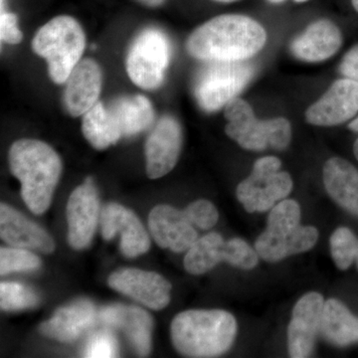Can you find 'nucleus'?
<instances>
[{
  "mask_svg": "<svg viewBox=\"0 0 358 358\" xmlns=\"http://www.w3.org/2000/svg\"><path fill=\"white\" fill-rule=\"evenodd\" d=\"M107 108L124 136L145 131L155 121L154 107L145 96H120Z\"/></svg>",
  "mask_w": 358,
  "mask_h": 358,
  "instance_id": "obj_24",
  "label": "nucleus"
},
{
  "mask_svg": "<svg viewBox=\"0 0 358 358\" xmlns=\"http://www.w3.org/2000/svg\"><path fill=\"white\" fill-rule=\"evenodd\" d=\"M268 1L272 2V3H282V2H284L285 0H268Z\"/></svg>",
  "mask_w": 358,
  "mask_h": 358,
  "instance_id": "obj_41",
  "label": "nucleus"
},
{
  "mask_svg": "<svg viewBox=\"0 0 358 358\" xmlns=\"http://www.w3.org/2000/svg\"><path fill=\"white\" fill-rule=\"evenodd\" d=\"M226 242L222 235L215 232L199 238L186 252L183 262L185 270L192 275H203L219 263H226Z\"/></svg>",
  "mask_w": 358,
  "mask_h": 358,
  "instance_id": "obj_26",
  "label": "nucleus"
},
{
  "mask_svg": "<svg viewBox=\"0 0 358 358\" xmlns=\"http://www.w3.org/2000/svg\"><path fill=\"white\" fill-rule=\"evenodd\" d=\"M99 320L107 327L124 331L138 355H150L154 322L150 313L143 308L134 306H109L99 312Z\"/></svg>",
  "mask_w": 358,
  "mask_h": 358,
  "instance_id": "obj_17",
  "label": "nucleus"
},
{
  "mask_svg": "<svg viewBox=\"0 0 358 358\" xmlns=\"http://www.w3.org/2000/svg\"><path fill=\"white\" fill-rule=\"evenodd\" d=\"M348 129L350 131H355V133H358V115L348 124Z\"/></svg>",
  "mask_w": 358,
  "mask_h": 358,
  "instance_id": "obj_37",
  "label": "nucleus"
},
{
  "mask_svg": "<svg viewBox=\"0 0 358 358\" xmlns=\"http://www.w3.org/2000/svg\"><path fill=\"white\" fill-rule=\"evenodd\" d=\"M319 231L315 226L300 225L286 234L265 230L255 242V250L266 262L277 263L289 256L306 253L317 244Z\"/></svg>",
  "mask_w": 358,
  "mask_h": 358,
  "instance_id": "obj_21",
  "label": "nucleus"
},
{
  "mask_svg": "<svg viewBox=\"0 0 358 358\" xmlns=\"http://www.w3.org/2000/svg\"><path fill=\"white\" fill-rule=\"evenodd\" d=\"M171 59V45L157 28L141 31L129 47L126 69L129 79L143 90L159 88Z\"/></svg>",
  "mask_w": 358,
  "mask_h": 358,
  "instance_id": "obj_6",
  "label": "nucleus"
},
{
  "mask_svg": "<svg viewBox=\"0 0 358 358\" xmlns=\"http://www.w3.org/2000/svg\"><path fill=\"white\" fill-rule=\"evenodd\" d=\"M148 228L160 248L174 253L187 252L199 239L194 225L185 210H178L171 205H157L148 216Z\"/></svg>",
  "mask_w": 358,
  "mask_h": 358,
  "instance_id": "obj_15",
  "label": "nucleus"
},
{
  "mask_svg": "<svg viewBox=\"0 0 358 358\" xmlns=\"http://www.w3.org/2000/svg\"><path fill=\"white\" fill-rule=\"evenodd\" d=\"M11 173L21 183V196L36 215L50 207L62 173V162L55 150L38 140L16 141L9 150Z\"/></svg>",
  "mask_w": 358,
  "mask_h": 358,
  "instance_id": "obj_2",
  "label": "nucleus"
},
{
  "mask_svg": "<svg viewBox=\"0 0 358 358\" xmlns=\"http://www.w3.org/2000/svg\"><path fill=\"white\" fill-rule=\"evenodd\" d=\"M343 43V32L334 21L313 22L291 44L294 57L303 62L320 63L334 57Z\"/></svg>",
  "mask_w": 358,
  "mask_h": 358,
  "instance_id": "obj_18",
  "label": "nucleus"
},
{
  "mask_svg": "<svg viewBox=\"0 0 358 358\" xmlns=\"http://www.w3.org/2000/svg\"><path fill=\"white\" fill-rule=\"evenodd\" d=\"M331 255L336 267L341 271L348 270L357 260L358 238L352 229L338 227L329 239Z\"/></svg>",
  "mask_w": 358,
  "mask_h": 358,
  "instance_id": "obj_27",
  "label": "nucleus"
},
{
  "mask_svg": "<svg viewBox=\"0 0 358 358\" xmlns=\"http://www.w3.org/2000/svg\"><path fill=\"white\" fill-rule=\"evenodd\" d=\"M358 115V82L343 77L336 80L319 100L306 110V121L315 127H336Z\"/></svg>",
  "mask_w": 358,
  "mask_h": 358,
  "instance_id": "obj_8",
  "label": "nucleus"
},
{
  "mask_svg": "<svg viewBox=\"0 0 358 358\" xmlns=\"http://www.w3.org/2000/svg\"><path fill=\"white\" fill-rule=\"evenodd\" d=\"M102 235L110 241L120 233L121 251L127 258H136L147 253L150 248V239L145 226L134 211L121 204L110 203L101 214Z\"/></svg>",
  "mask_w": 358,
  "mask_h": 358,
  "instance_id": "obj_14",
  "label": "nucleus"
},
{
  "mask_svg": "<svg viewBox=\"0 0 358 358\" xmlns=\"http://www.w3.org/2000/svg\"><path fill=\"white\" fill-rule=\"evenodd\" d=\"M296 3H305V2L308 1V0H294Z\"/></svg>",
  "mask_w": 358,
  "mask_h": 358,
  "instance_id": "obj_42",
  "label": "nucleus"
},
{
  "mask_svg": "<svg viewBox=\"0 0 358 358\" xmlns=\"http://www.w3.org/2000/svg\"><path fill=\"white\" fill-rule=\"evenodd\" d=\"M108 284L115 291L152 310H162L171 301L173 287L166 278L157 273L133 268H122L110 275Z\"/></svg>",
  "mask_w": 358,
  "mask_h": 358,
  "instance_id": "obj_11",
  "label": "nucleus"
},
{
  "mask_svg": "<svg viewBox=\"0 0 358 358\" xmlns=\"http://www.w3.org/2000/svg\"><path fill=\"white\" fill-rule=\"evenodd\" d=\"M41 266L39 257L28 249L4 247L0 249V275L36 270Z\"/></svg>",
  "mask_w": 358,
  "mask_h": 358,
  "instance_id": "obj_30",
  "label": "nucleus"
},
{
  "mask_svg": "<svg viewBox=\"0 0 358 358\" xmlns=\"http://www.w3.org/2000/svg\"><path fill=\"white\" fill-rule=\"evenodd\" d=\"M141 3L150 7H157L162 6L166 0H138Z\"/></svg>",
  "mask_w": 358,
  "mask_h": 358,
  "instance_id": "obj_36",
  "label": "nucleus"
},
{
  "mask_svg": "<svg viewBox=\"0 0 358 358\" xmlns=\"http://www.w3.org/2000/svg\"><path fill=\"white\" fill-rule=\"evenodd\" d=\"M86 47L82 26L71 16L61 15L42 26L32 41L33 51L48 64L49 76L64 84L81 61Z\"/></svg>",
  "mask_w": 358,
  "mask_h": 358,
  "instance_id": "obj_4",
  "label": "nucleus"
},
{
  "mask_svg": "<svg viewBox=\"0 0 358 358\" xmlns=\"http://www.w3.org/2000/svg\"><path fill=\"white\" fill-rule=\"evenodd\" d=\"M324 303L322 294L310 292L294 305L288 327V350L292 358H307L313 355L320 334Z\"/></svg>",
  "mask_w": 358,
  "mask_h": 358,
  "instance_id": "obj_9",
  "label": "nucleus"
},
{
  "mask_svg": "<svg viewBox=\"0 0 358 358\" xmlns=\"http://www.w3.org/2000/svg\"><path fill=\"white\" fill-rule=\"evenodd\" d=\"M327 194L341 208L358 217V169L343 157L327 159L322 169Z\"/></svg>",
  "mask_w": 358,
  "mask_h": 358,
  "instance_id": "obj_22",
  "label": "nucleus"
},
{
  "mask_svg": "<svg viewBox=\"0 0 358 358\" xmlns=\"http://www.w3.org/2000/svg\"><path fill=\"white\" fill-rule=\"evenodd\" d=\"M119 355V345L109 329L94 334L85 346L84 357L89 358L115 357Z\"/></svg>",
  "mask_w": 358,
  "mask_h": 358,
  "instance_id": "obj_32",
  "label": "nucleus"
},
{
  "mask_svg": "<svg viewBox=\"0 0 358 358\" xmlns=\"http://www.w3.org/2000/svg\"><path fill=\"white\" fill-rule=\"evenodd\" d=\"M301 206L296 200H282L271 209L266 230L275 234H286L301 225Z\"/></svg>",
  "mask_w": 358,
  "mask_h": 358,
  "instance_id": "obj_28",
  "label": "nucleus"
},
{
  "mask_svg": "<svg viewBox=\"0 0 358 358\" xmlns=\"http://www.w3.org/2000/svg\"><path fill=\"white\" fill-rule=\"evenodd\" d=\"M227 256L226 263L235 268L242 270H252L258 265L260 256L255 249L252 248L245 240L241 238H232L226 242Z\"/></svg>",
  "mask_w": 358,
  "mask_h": 358,
  "instance_id": "obj_31",
  "label": "nucleus"
},
{
  "mask_svg": "<svg viewBox=\"0 0 358 358\" xmlns=\"http://www.w3.org/2000/svg\"><path fill=\"white\" fill-rule=\"evenodd\" d=\"M320 334L327 343L338 348L358 343V317L343 301L329 299L324 303Z\"/></svg>",
  "mask_w": 358,
  "mask_h": 358,
  "instance_id": "obj_23",
  "label": "nucleus"
},
{
  "mask_svg": "<svg viewBox=\"0 0 358 358\" xmlns=\"http://www.w3.org/2000/svg\"><path fill=\"white\" fill-rule=\"evenodd\" d=\"M225 133L242 148L263 152L270 148L271 119L259 120L253 107L242 98L232 99L224 107Z\"/></svg>",
  "mask_w": 358,
  "mask_h": 358,
  "instance_id": "obj_13",
  "label": "nucleus"
},
{
  "mask_svg": "<svg viewBox=\"0 0 358 358\" xmlns=\"http://www.w3.org/2000/svg\"><path fill=\"white\" fill-rule=\"evenodd\" d=\"M238 331L232 313L223 310H190L171 322V341L187 357H217L230 350Z\"/></svg>",
  "mask_w": 358,
  "mask_h": 358,
  "instance_id": "obj_3",
  "label": "nucleus"
},
{
  "mask_svg": "<svg viewBox=\"0 0 358 358\" xmlns=\"http://www.w3.org/2000/svg\"><path fill=\"white\" fill-rule=\"evenodd\" d=\"M0 38L7 44H18L22 41L23 34L18 28V18L14 13L1 9L0 15Z\"/></svg>",
  "mask_w": 358,
  "mask_h": 358,
  "instance_id": "obj_34",
  "label": "nucleus"
},
{
  "mask_svg": "<svg viewBox=\"0 0 358 358\" xmlns=\"http://www.w3.org/2000/svg\"><path fill=\"white\" fill-rule=\"evenodd\" d=\"M352 4L355 10L358 13V0H352Z\"/></svg>",
  "mask_w": 358,
  "mask_h": 358,
  "instance_id": "obj_39",
  "label": "nucleus"
},
{
  "mask_svg": "<svg viewBox=\"0 0 358 358\" xmlns=\"http://www.w3.org/2000/svg\"><path fill=\"white\" fill-rule=\"evenodd\" d=\"M240 63L207 61L194 83L195 98L202 109L215 112L236 98L246 83Z\"/></svg>",
  "mask_w": 358,
  "mask_h": 358,
  "instance_id": "obj_7",
  "label": "nucleus"
},
{
  "mask_svg": "<svg viewBox=\"0 0 358 358\" xmlns=\"http://www.w3.org/2000/svg\"><path fill=\"white\" fill-rule=\"evenodd\" d=\"M99 320V312L93 303L80 300L59 308L50 320L40 326V333L61 343L76 341Z\"/></svg>",
  "mask_w": 358,
  "mask_h": 358,
  "instance_id": "obj_20",
  "label": "nucleus"
},
{
  "mask_svg": "<svg viewBox=\"0 0 358 358\" xmlns=\"http://www.w3.org/2000/svg\"><path fill=\"white\" fill-rule=\"evenodd\" d=\"M100 218V202L93 178L71 193L67 203L68 242L75 250H83L91 244Z\"/></svg>",
  "mask_w": 358,
  "mask_h": 358,
  "instance_id": "obj_10",
  "label": "nucleus"
},
{
  "mask_svg": "<svg viewBox=\"0 0 358 358\" xmlns=\"http://www.w3.org/2000/svg\"><path fill=\"white\" fill-rule=\"evenodd\" d=\"M214 1L222 2V3H230V2L237 1V0H214Z\"/></svg>",
  "mask_w": 358,
  "mask_h": 358,
  "instance_id": "obj_40",
  "label": "nucleus"
},
{
  "mask_svg": "<svg viewBox=\"0 0 358 358\" xmlns=\"http://www.w3.org/2000/svg\"><path fill=\"white\" fill-rule=\"evenodd\" d=\"M353 154H355V159L358 160V138L353 143Z\"/></svg>",
  "mask_w": 358,
  "mask_h": 358,
  "instance_id": "obj_38",
  "label": "nucleus"
},
{
  "mask_svg": "<svg viewBox=\"0 0 358 358\" xmlns=\"http://www.w3.org/2000/svg\"><path fill=\"white\" fill-rule=\"evenodd\" d=\"M265 28L242 14H223L199 26L188 37L186 50L193 58L221 62H243L263 50Z\"/></svg>",
  "mask_w": 358,
  "mask_h": 358,
  "instance_id": "obj_1",
  "label": "nucleus"
},
{
  "mask_svg": "<svg viewBox=\"0 0 358 358\" xmlns=\"http://www.w3.org/2000/svg\"><path fill=\"white\" fill-rule=\"evenodd\" d=\"M339 72L343 77L358 82V44L346 52L339 64Z\"/></svg>",
  "mask_w": 358,
  "mask_h": 358,
  "instance_id": "obj_35",
  "label": "nucleus"
},
{
  "mask_svg": "<svg viewBox=\"0 0 358 358\" xmlns=\"http://www.w3.org/2000/svg\"><path fill=\"white\" fill-rule=\"evenodd\" d=\"M103 74L100 66L92 59L78 63L66 81L64 105L68 114L80 117L99 102L102 91Z\"/></svg>",
  "mask_w": 358,
  "mask_h": 358,
  "instance_id": "obj_16",
  "label": "nucleus"
},
{
  "mask_svg": "<svg viewBox=\"0 0 358 358\" xmlns=\"http://www.w3.org/2000/svg\"><path fill=\"white\" fill-rule=\"evenodd\" d=\"M190 222L201 230H209L218 222L219 212L215 205L208 200L200 199L192 202L185 209Z\"/></svg>",
  "mask_w": 358,
  "mask_h": 358,
  "instance_id": "obj_33",
  "label": "nucleus"
},
{
  "mask_svg": "<svg viewBox=\"0 0 358 358\" xmlns=\"http://www.w3.org/2000/svg\"><path fill=\"white\" fill-rule=\"evenodd\" d=\"M355 263H357V270H358V251H357V260H355Z\"/></svg>",
  "mask_w": 358,
  "mask_h": 358,
  "instance_id": "obj_43",
  "label": "nucleus"
},
{
  "mask_svg": "<svg viewBox=\"0 0 358 358\" xmlns=\"http://www.w3.org/2000/svg\"><path fill=\"white\" fill-rule=\"evenodd\" d=\"M0 236L16 248L37 250L46 254L55 250V242L46 231L4 203L0 205Z\"/></svg>",
  "mask_w": 358,
  "mask_h": 358,
  "instance_id": "obj_19",
  "label": "nucleus"
},
{
  "mask_svg": "<svg viewBox=\"0 0 358 358\" xmlns=\"http://www.w3.org/2000/svg\"><path fill=\"white\" fill-rule=\"evenodd\" d=\"M39 296L33 289L18 282L0 284V307L6 312H16L38 305Z\"/></svg>",
  "mask_w": 358,
  "mask_h": 358,
  "instance_id": "obj_29",
  "label": "nucleus"
},
{
  "mask_svg": "<svg viewBox=\"0 0 358 358\" xmlns=\"http://www.w3.org/2000/svg\"><path fill=\"white\" fill-rule=\"evenodd\" d=\"M82 131L90 145L98 150L115 145L122 134L107 106L98 102L83 115Z\"/></svg>",
  "mask_w": 358,
  "mask_h": 358,
  "instance_id": "obj_25",
  "label": "nucleus"
},
{
  "mask_svg": "<svg viewBox=\"0 0 358 358\" xmlns=\"http://www.w3.org/2000/svg\"><path fill=\"white\" fill-rule=\"evenodd\" d=\"M279 157L268 155L257 159L252 173L237 186V199L249 213L266 212L293 192L291 174L281 171Z\"/></svg>",
  "mask_w": 358,
  "mask_h": 358,
  "instance_id": "obj_5",
  "label": "nucleus"
},
{
  "mask_svg": "<svg viewBox=\"0 0 358 358\" xmlns=\"http://www.w3.org/2000/svg\"><path fill=\"white\" fill-rule=\"evenodd\" d=\"M182 129L176 117L164 115L157 122L145 143L147 174L157 179L171 173L182 148Z\"/></svg>",
  "mask_w": 358,
  "mask_h": 358,
  "instance_id": "obj_12",
  "label": "nucleus"
}]
</instances>
